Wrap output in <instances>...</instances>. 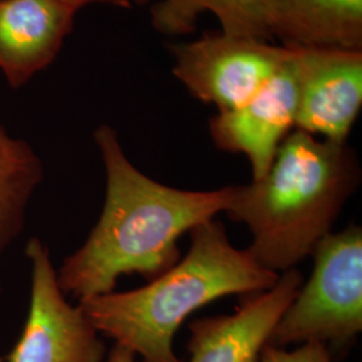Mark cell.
<instances>
[{
	"label": "cell",
	"instance_id": "1",
	"mask_svg": "<svg viewBox=\"0 0 362 362\" xmlns=\"http://www.w3.org/2000/svg\"><path fill=\"white\" fill-rule=\"evenodd\" d=\"M94 140L106 170L104 209L86 242L57 272L62 291L78 302L115 291L121 275L160 276L180 260L181 235L214 220L231 199V187L194 192L149 179L109 125L97 128Z\"/></svg>",
	"mask_w": 362,
	"mask_h": 362
},
{
	"label": "cell",
	"instance_id": "2",
	"mask_svg": "<svg viewBox=\"0 0 362 362\" xmlns=\"http://www.w3.org/2000/svg\"><path fill=\"white\" fill-rule=\"evenodd\" d=\"M360 177L357 158L346 143L317 140L294 129L260 179L231 187L224 212L252 233L247 252L258 264L285 272L330 233Z\"/></svg>",
	"mask_w": 362,
	"mask_h": 362
},
{
	"label": "cell",
	"instance_id": "11",
	"mask_svg": "<svg viewBox=\"0 0 362 362\" xmlns=\"http://www.w3.org/2000/svg\"><path fill=\"white\" fill-rule=\"evenodd\" d=\"M272 38L285 46L362 50V0H262Z\"/></svg>",
	"mask_w": 362,
	"mask_h": 362
},
{
	"label": "cell",
	"instance_id": "5",
	"mask_svg": "<svg viewBox=\"0 0 362 362\" xmlns=\"http://www.w3.org/2000/svg\"><path fill=\"white\" fill-rule=\"evenodd\" d=\"M173 74L203 103L233 110L255 95L288 58L287 46L270 40L208 31L170 47Z\"/></svg>",
	"mask_w": 362,
	"mask_h": 362
},
{
	"label": "cell",
	"instance_id": "15",
	"mask_svg": "<svg viewBox=\"0 0 362 362\" xmlns=\"http://www.w3.org/2000/svg\"><path fill=\"white\" fill-rule=\"evenodd\" d=\"M69 7H71L73 10L78 11L79 8H82L86 4H91V3H103V4H112L116 7H121V8H130L132 7V1L130 0H61Z\"/></svg>",
	"mask_w": 362,
	"mask_h": 362
},
{
	"label": "cell",
	"instance_id": "7",
	"mask_svg": "<svg viewBox=\"0 0 362 362\" xmlns=\"http://www.w3.org/2000/svg\"><path fill=\"white\" fill-rule=\"evenodd\" d=\"M298 81L296 129L346 143L362 106V50L290 46Z\"/></svg>",
	"mask_w": 362,
	"mask_h": 362
},
{
	"label": "cell",
	"instance_id": "13",
	"mask_svg": "<svg viewBox=\"0 0 362 362\" xmlns=\"http://www.w3.org/2000/svg\"><path fill=\"white\" fill-rule=\"evenodd\" d=\"M212 13L221 31L272 42L262 0H161L151 10L152 26L165 35H185L202 13Z\"/></svg>",
	"mask_w": 362,
	"mask_h": 362
},
{
	"label": "cell",
	"instance_id": "10",
	"mask_svg": "<svg viewBox=\"0 0 362 362\" xmlns=\"http://www.w3.org/2000/svg\"><path fill=\"white\" fill-rule=\"evenodd\" d=\"M76 13L61 0H0V70L13 88L57 58Z\"/></svg>",
	"mask_w": 362,
	"mask_h": 362
},
{
	"label": "cell",
	"instance_id": "6",
	"mask_svg": "<svg viewBox=\"0 0 362 362\" xmlns=\"http://www.w3.org/2000/svg\"><path fill=\"white\" fill-rule=\"evenodd\" d=\"M31 288L26 322L6 362H103V336L81 305L67 302L50 251L38 239L26 246Z\"/></svg>",
	"mask_w": 362,
	"mask_h": 362
},
{
	"label": "cell",
	"instance_id": "14",
	"mask_svg": "<svg viewBox=\"0 0 362 362\" xmlns=\"http://www.w3.org/2000/svg\"><path fill=\"white\" fill-rule=\"evenodd\" d=\"M260 362H333V356L327 346L320 342L302 344L291 351L267 344L262 351Z\"/></svg>",
	"mask_w": 362,
	"mask_h": 362
},
{
	"label": "cell",
	"instance_id": "3",
	"mask_svg": "<svg viewBox=\"0 0 362 362\" xmlns=\"http://www.w3.org/2000/svg\"><path fill=\"white\" fill-rule=\"evenodd\" d=\"M189 233L185 258L148 285L79 302L101 336L143 362H181L173 338L189 314L218 298L266 291L279 279L247 250L235 248L220 221L209 220Z\"/></svg>",
	"mask_w": 362,
	"mask_h": 362
},
{
	"label": "cell",
	"instance_id": "16",
	"mask_svg": "<svg viewBox=\"0 0 362 362\" xmlns=\"http://www.w3.org/2000/svg\"><path fill=\"white\" fill-rule=\"evenodd\" d=\"M136 357L137 356L129 349L119 345H115L113 349L110 350V353L107 354L106 360L103 362H137Z\"/></svg>",
	"mask_w": 362,
	"mask_h": 362
},
{
	"label": "cell",
	"instance_id": "9",
	"mask_svg": "<svg viewBox=\"0 0 362 362\" xmlns=\"http://www.w3.org/2000/svg\"><path fill=\"white\" fill-rule=\"evenodd\" d=\"M300 286V272L290 269L272 288L247 300L231 315L192 322L191 362H260L263 348Z\"/></svg>",
	"mask_w": 362,
	"mask_h": 362
},
{
	"label": "cell",
	"instance_id": "8",
	"mask_svg": "<svg viewBox=\"0 0 362 362\" xmlns=\"http://www.w3.org/2000/svg\"><path fill=\"white\" fill-rule=\"evenodd\" d=\"M287 47L290 52L285 65L255 95L233 110L219 112L209 121L212 140L219 149L246 155L252 180L269 170L279 145L296 128L297 71L293 50Z\"/></svg>",
	"mask_w": 362,
	"mask_h": 362
},
{
	"label": "cell",
	"instance_id": "18",
	"mask_svg": "<svg viewBox=\"0 0 362 362\" xmlns=\"http://www.w3.org/2000/svg\"><path fill=\"white\" fill-rule=\"evenodd\" d=\"M0 362H6V361H4V360H3V358H1V357H0Z\"/></svg>",
	"mask_w": 362,
	"mask_h": 362
},
{
	"label": "cell",
	"instance_id": "4",
	"mask_svg": "<svg viewBox=\"0 0 362 362\" xmlns=\"http://www.w3.org/2000/svg\"><path fill=\"white\" fill-rule=\"evenodd\" d=\"M309 282L275 326L269 345L320 342L346 350L362 330V230L350 226L315 246Z\"/></svg>",
	"mask_w": 362,
	"mask_h": 362
},
{
	"label": "cell",
	"instance_id": "17",
	"mask_svg": "<svg viewBox=\"0 0 362 362\" xmlns=\"http://www.w3.org/2000/svg\"><path fill=\"white\" fill-rule=\"evenodd\" d=\"M132 1V4L133 3H136V4H145V3H148L149 0H130Z\"/></svg>",
	"mask_w": 362,
	"mask_h": 362
},
{
	"label": "cell",
	"instance_id": "12",
	"mask_svg": "<svg viewBox=\"0 0 362 362\" xmlns=\"http://www.w3.org/2000/svg\"><path fill=\"white\" fill-rule=\"evenodd\" d=\"M42 179L43 165L31 145L0 125V257L23 231L27 208Z\"/></svg>",
	"mask_w": 362,
	"mask_h": 362
}]
</instances>
